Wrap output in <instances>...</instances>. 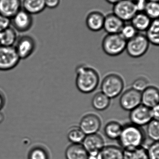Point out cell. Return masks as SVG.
I'll use <instances>...</instances> for the list:
<instances>
[{
  "mask_svg": "<svg viewBox=\"0 0 159 159\" xmlns=\"http://www.w3.org/2000/svg\"><path fill=\"white\" fill-rule=\"evenodd\" d=\"M76 85L80 92L83 93H90L97 88L99 77L95 70L81 65L76 68Z\"/></svg>",
  "mask_w": 159,
  "mask_h": 159,
  "instance_id": "6da1fadb",
  "label": "cell"
},
{
  "mask_svg": "<svg viewBox=\"0 0 159 159\" xmlns=\"http://www.w3.org/2000/svg\"><path fill=\"white\" fill-rule=\"evenodd\" d=\"M145 139V134L140 127L131 124L123 126L118 139L124 149H129L141 147Z\"/></svg>",
  "mask_w": 159,
  "mask_h": 159,
  "instance_id": "7a4b0ae2",
  "label": "cell"
},
{
  "mask_svg": "<svg viewBox=\"0 0 159 159\" xmlns=\"http://www.w3.org/2000/svg\"><path fill=\"white\" fill-rule=\"evenodd\" d=\"M126 41L120 34H108L102 42V48L104 52L111 57H116L125 50Z\"/></svg>",
  "mask_w": 159,
  "mask_h": 159,
  "instance_id": "3957f363",
  "label": "cell"
},
{
  "mask_svg": "<svg viewBox=\"0 0 159 159\" xmlns=\"http://www.w3.org/2000/svg\"><path fill=\"white\" fill-rule=\"evenodd\" d=\"M149 44L145 35L138 33L134 38L126 41L125 50L131 57L139 58L148 52Z\"/></svg>",
  "mask_w": 159,
  "mask_h": 159,
  "instance_id": "277c9868",
  "label": "cell"
},
{
  "mask_svg": "<svg viewBox=\"0 0 159 159\" xmlns=\"http://www.w3.org/2000/svg\"><path fill=\"white\" fill-rule=\"evenodd\" d=\"M124 85L123 80L120 76L115 74H109L102 81L101 92L110 99L115 98L122 92Z\"/></svg>",
  "mask_w": 159,
  "mask_h": 159,
  "instance_id": "5b68a950",
  "label": "cell"
},
{
  "mask_svg": "<svg viewBox=\"0 0 159 159\" xmlns=\"http://www.w3.org/2000/svg\"><path fill=\"white\" fill-rule=\"evenodd\" d=\"M20 60L14 46L0 45V71L13 69L17 66Z\"/></svg>",
  "mask_w": 159,
  "mask_h": 159,
  "instance_id": "8992f818",
  "label": "cell"
},
{
  "mask_svg": "<svg viewBox=\"0 0 159 159\" xmlns=\"http://www.w3.org/2000/svg\"><path fill=\"white\" fill-rule=\"evenodd\" d=\"M14 47L20 59L25 60L29 58L35 52L36 43L31 36L23 35L18 38Z\"/></svg>",
  "mask_w": 159,
  "mask_h": 159,
  "instance_id": "52a82bcc",
  "label": "cell"
},
{
  "mask_svg": "<svg viewBox=\"0 0 159 159\" xmlns=\"http://www.w3.org/2000/svg\"><path fill=\"white\" fill-rule=\"evenodd\" d=\"M137 13L134 2L130 0H121L113 5L112 13L124 22L131 21Z\"/></svg>",
  "mask_w": 159,
  "mask_h": 159,
  "instance_id": "ba28073f",
  "label": "cell"
},
{
  "mask_svg": "<svg viewBox=\"0 0 159 159\" xmlns=\"http://www.w3.org/2000/svg\"><path fill=\"white\" fill-rule=\"evenodd\" d=\"M11 20L12 27L18 32H27L33 25L32 16L22 9L11 19Z\"/></svg>",
  "mask_w": 159,
  "mask_h": 159,
  "instance_id": "9c48e42d",
  "label": "cell"
},
{
  "mask_svg": "<svg viewBox=\"0 0 159 159\" xmlns=\"http://www.w3.org/2000/svg\"><path fill=\"white\" fill-rule=\"evenodd\" d=\"M129 118L134 125L139 127L147 125L152 120L151 109L140 104L130 111Z\"/></svg>",
  "mask_w": 159,
  "mask_h": 159,
  "instance_id": "30bf717a",
  "label": "cell"
},
{
  "mask_svg": "<svg viewBox=\"0 0 159 159\" xmlns=\"http://www.w3.org/2000/svg\"><path fill=\"white\" fill-rule=\"evenodd\" d=\"M120 104L125 110L131 111L141 104V93L133 88L128 89L121 96Z\"/></svg>",
  "mask_w": 159,
  "mask_h": 159,
  "instance_id": "8fae6325",
  "label": "cell"
},
{
  "mask_svg": "<svg viewBox=\"0 0 159 159\" xmlns=\"http://www.w3.org/2000/svg\"><path fill=\"white\" fill-rule=\"evenodd\" d=\"M101 125V120L97 115L88 114L82 118L79 127L87 135L97 134L100 129Z\"/></svg>",
  "mask_w": 159,
  "mask_h": 159,
  "instance_id": "7c38bea8",
  "label": "cell"
},
{
  "mask_svg": "<svg viewBox=\"0 0 159 159\" xmlns=\"http://www.w3.org/2000/svg\"><path fill=\"white\" fill-rule=\"evenodd\" d=\"M82 143L89 155L94 156L105 147L103 138L97 134L87 135Z\"/></svg>",
  "mask_w": 159,
  "mask_h": 159,
  "instance_id": "4fadbf2b",
  "label": "cell"
},
{
  "mask_svg": "<svg viewBox=\"0 0 159 159\" xmlns=\"http://www.w3.org/2000/svg\"><path fill=\"white\" fill-rule=\"evenodd\" d=\"M22 9V0H0V14L9 19Z\"/></svg>",
  "mask_w": 159,
  "mask_h": 159,
  "instance_id": "5bb4252c",
  "label": "cell"
},
{
  "mask_svg": "<svg viewBox=\"0 0 159 159\" xmlns=\"http://www.w3.org/2000/svg\"><path fill=\"white\" fill-rule=\"evenodd\" d=\"M124 25V22L114 14H109L105 16L103 29L108 34H119Z\"/></svg>",
  "mask_w": 159,
  "mask_h": 159,
  "instance_id": "9a60e30c",
  "label": "cell"
},
{
  "mask_svg": "<svg viewBox=\"0 0 159 159\" xmlns=\"http://www.w3.org/2000/svg\"><path fill=\"white\" fill-rule=\"evenodd\" d=\"M159 90L154 86H148L141 93V103L149 108L159 105Z\"/></svg>",
  "mask_w": 159,
  "mask_h": 159,
  "instance_id": "2e32d148",
  "label": "cell"
},
{
  "mask_svg": "<svg viewBox=\"0 0 159 159\" xmlns=\"http://www.w3.org/2000/svg\"><path fill=\"white\" fill-rule=\"evenodd\" d=\"M105 16L99 11L91 12L86 18V25L89 30L98 32L103 29Z\"/></svg>",
  "mask_w": 159,
  "mask_h": 159,
  "instance_id": "e0dca14e",
  "label": "cell"
},
{
  "mask_svg": "<svg viewBox=\"0 0 159 159\" xmlns=\"http://www.w3.org/2000/svg\"><path fill=\"white\" fill-rule=\"evenodd\" d=\"M89 154L81 144H71L66 149V159H88Z\"/></svg>",
  "mask_w": 159,
  "mask_h": 159,
  "instance_id": "ac0fdd59",
  "label": "cell"
},
{
  "mask_svg": "<svg viewBox=\"0 0 159 159\" xmlns=\"http://www.w3.org/2000/svg\"><path fill=\"white\" fill-rule=\"evenodd\" d=\"M97 159H123V150L115 146L104 147L97 155Z\"/></svg>",
  "mask_w": 159,
  "mask_h": 159,
  "instance_id": "d6986e66",
  "label": "cell"
},
{
  "mask_svg": "<svg viewBox=\"0 0 159 159\" xmlns=\"http://www.w3.org/2000/svg\"><path fill=\"white\" fill-rule=\"evenodd\" d=\"M45 8L44 0L22 1V9L32 16L41 13Z\"/></svg>",
  "mask_w": 159,
  "mask_h": 159,
  "instance_id": "ffe728a7",
  "label": "cell"
},
{
  "mask_svg": "<svg viewBox=\"0 0 159 159\" xmlns=\"http://www.w3.org/2000/svg\"><path fill=\"white\" fill-rule=\"evenodd\" d=\"M17 31L11 26L0 31V45L14 46L17 39Z\"/></svg>",
  "mask_w": 159,
  "mask_h": 159,
  "instance_id": "44dd1931",
  "label": "cell"
},
{
  "mask_svg": "<svg viewBox=\"0 0 159 159\" xmlns=\"http://www.w3.org/2000/svg\"><path fill=\"white\" fill-rule=\"evenodd\" d=\"M151 19L145 13L137 12L132 18L131 25L137 31H146L151 23Z\"/></svg>",
  "mask_w": 159,
  "mask_h": 159,
  "instance_id": "7402d4cb",
  "label": "cell"
},
{
  "mask_svg": "<svg viewBox=\"0 0 159 159\" xmlns=\"http://www.w3.org/2000/svg\"><path fill=\"white\" fill-rule=\"evenodd\" d=\"M150 43L158 46L159 44V21L158 19L152 21L150 25L146 30L145 35Z\"/></svg>",
  "mask_w": 159,
  "mask_h": 159,
  "instance_id": "603a6c76",
  "label": "cell"
},
{
  "mask_svg": "<svg viewBox=\"0 0 159 159\" xmlns=\"http://www.w3.org/2000/svg\"><path fill=\"white\" fill-rule=\"evenodd\" d=\"M123 126L119 123L111 121L108 123L104 128V133L108 138L118 139L122 130Z\"/></svg>",
  "mask_w": 159,
  "mask_h": 159,
  "instance_id": "cb8c5ba5",
  "label": "cell"
},
{
  "mask_svg": "<svg viewBox=\"0 0 159 159\" xmlns=\"http://www.w3.org/2000/svg\"><path fill=\"white\" fill-rule=\"evenodd\" d=\"M93 107L98 111H104L109 107L110 98L100 92L96 94L92 100Z\"/></svg>",
  "mask_w": 159,
  "mask_h": 159,
  "instance_id": "d4e9b609",
  "label": "cell"
},
{
  "mask_svg": "<svg viewBox=\"0 0 159 159\" xmlns=\"http://www.w3.org/2000/svg\"><path fill=\"white\" fill-rule=\"evenodd\" d=\"M123 159H148L147 149L141 147L123 150Z\"/></svg>",
  "mask_w": 159,
  "mask_h": 159,
  "instance_id": "484cf974",
  "label": "cell"
},
{
  "mask_svg": "<svg viewBox=\"0 0 159 159\" xmlns=\"http://www.w3.org/2000/svg\"><path fill=\"white\" fill-rule=\"evenodd\" d=\"M86 135L80 127H72L67 134V138L72 144H81Z\"/></svg>",
  "mask_w": 159,
  "mask_h": 159,
  "instance_id": "4316f807",
  "label": "cell"
},
{
  "mask_svg": "<svg viewBox=\"0 0 159 159\" xmlns=\"http://www.w3.org/2000/svg\"><path fill=\"white\" fill-rule=\"evenodd\" d=\"M28 159H49L47 150L40 146H35L30 150L28 155Z\"/></svg>",
  "mask_w": 159,
  "mask_h": 159,
  "instance_id": "83f0119b",
  "label": "cell"
},
{
  "mask_svg": "<svg viewBox=\"0 0 159 159\" xmlns=\"http://www.w3.org/2000/svg\"><path fill=\"white\" fill-rule=\"evenodd\" d=\"M151 20L158 19L159 15V5L156 2H147L144 12Z\"/></svg>",
  "mask_w": 159,
  "mask_h": 159,
  "instance_id": "f1b7e54d",
  "label": "cell"
},
{
  "mask_svg": "<svg viewBox=\"0 0 159 159\" xmlns=\"http://www.w3.org/2000/svg\"><path fill=\"white\" fill-rule=\"evenodd\" d=\"M147 134L150 139L157 142L159 139V120H152L148 124Z\"/></svg>",
  "mask_w": 159,
  "mask_h": 159,
  "instance_id": "f546056e",
  "label": "cell"
},
{
  "mask_svg": "<svg viewBox=\"0 0 159 159\" xmlns=\"http://www.w3.org/2000/svg\"><path fill=\"white\" fill-rule=\"evenodd\" d=\"M137 31L131 24L124 25L119 34L126 41L134 38L137 34Z\"/></svg>",
  "mask_w": 159,
  "mask_h": 159,
  "instance_id": "4dcf8cb0",
  "label": "cell"
},
{
  "mask_svg": "<svg viewBox=\"0 0 159 159\" xmlns=\"http://www.w3.org/2000/svg\"><path fill=\"white\" fill-rule=\"evenodd\" d=\"M148 159H159V144L158 141L154 142L147 149Z\"/></svg>",
  "mask_w": 159,
  "mask_h": 159,
  "instance_id": "1f68e13d",
  "label": "cell"
},
{
  "mask_svg": "<svg viewBox=\"0 0 159 159\" xmlns=\"http://www.w3.org/2000/svg\"><path fill=\"white\" fill-rule=\"evenodd\" d=\"M148 80L144 78H139L136 79L133 82L132 88L139 92H142L148 87Z\"/></svg>",
  "mask_w": 159,
  "mask_h": 159,
  "instance_id": "d6a6232c",
  "label": "cell"
},
{
  "mask_svg": "<svg viewBox=\"0 0 159 159\" xmlns=\"http://www.w3.org/2000/svg\"><path fill=\"white\" fill-rule=\"evenodd\" d=\"M11 26V20L0 14V31Z\"/></svg>",
  "mask_w": 159,
  "mask_h": 159,
  "instance_id": "836d02e7",
  "label": "cell"
},
{
  "mask_svg": "<svg viewBox=\"0 0 159 159\" xmlns=\"http://www.w3.org/2000/svg\"><path fill=\"white\" fill-rule=\"evenodd\" d=\"M147 2V0H136L134 2L137 12H144Z\"/></svg>",
  "mask_w": 159,
  "mask_h": 159,
  "instance_id": "e575fe53",
  "label": "cell"
},
{
  "mask_svg": "<svg viewBox=\"0 0 159 159\" xmlns=\"http://www.w3.org/2000/svg\"><path fill=\"white\" fill-rule=\"evenodd\" d=\"M44 2L46 8L54 9L59 6L61 0H44Z\"/></svg>",
  "mask_w": 159,
  "mask_h": 159,
  "instance_id": "d590c367",
  "label": "cell"
},
{
  "mask_svg": "<svg viewBox=\"0 0 159 159\" xmlns=\"http://www.w3.org/2000/svg\"><path fill=\"white\" fill-rule=\"evenodd\" d=\"M151 113L152 120H159V105L151 108Z\"/></svg>",
  "mask_w": 159,
  "mask_h": 159,
  "instance_id": "8d00e7d4",
  "label": "cell"
},
{
  "mask_svg": "<svg viewBox=\"0 0 159 159\" xmlns=\"http://www.w3.org/2000/svg\"><path fill=\"white\" fill-rule=\"evenodd\" d=\"M5 98L3 94L0 92V111L4 107L5 105Z\"/></svg>",
  "mask_w": 159,
  "mask_h": 159,
  "instance_id": "74e56055",
  "label": "cell"
},
{
  "mask_svg": "<svg viewBox=\"0 0 159 159\" xmlns=\"http://www.w3.org/2000/svg\"><path fill=\"white\" fill-rule=\"evenodd\" d=\"M106 1L108 2V3L114 5V4L118 3V2L120 1L121 0H106Z\"/></svg>",
  "mask_w": 159,
  "mask_h": 159,
  "instance_id": "f35d334b",
  "label": "cell"
},
{
  "mask_svg": "<svg viewBox=\"0 0 159 159\" xmlns=\"http://www.w3.org/2000/svg\"><path fill=\"white\" fill-rule=\"evenodd\" d=\"M4 120V115L0 111V124H1Z\"/></svg>",
  "mask_w": 159,
  "mask_h": 159,
  "instance_id": "ab89813d",
  "label": "cell"
},
{
  "mask_svg": "<svg viewBox=\"0 0 159 159\" xmlns=\"http://www.w3.org/2000/svg\"><path fill=\"white\" fill-rule=\"evenodd\" d=\"M88 159H97V155L96 156H94V155H89Z\"/></svg>",
  "mask_w": 159,
  "mask_h": 159,
  "instance_id": "60d3db41",
  "label": "cell"
},
{
  "mask_svg": "<svg viewBox=\"0 0 159 159\" xmlns=\"http://www.w3.org/2000/svg\"><path fill=\"white\" fill-rule=\"evenodd\" d=\"M147 1L149 2H159V0H147Z\"/></svg>",
  "mask_w": 159,
  "mask_h": 159,
  "instance_id": "b9f144b4",
  "label": "cell"
},
{
  "mask_svg": "<svg viewBox=\"0 0 159 159\" xmlns=\"http://www.w3.org/2000/svg\"><path fill=\"white\" fill-rule=\"evenodd\" d=\"M130 1H133V2H135V1H136V0H130Z\"/></svg>",
  "mask_w": 159,
  "mask_h": 159,
  "instance_id": "7bdbcfd3",
  "label": "cell"
}]
</instances>
